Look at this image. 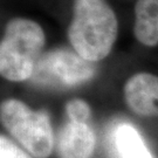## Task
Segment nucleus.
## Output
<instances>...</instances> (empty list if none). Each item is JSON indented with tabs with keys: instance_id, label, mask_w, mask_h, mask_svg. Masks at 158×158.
<instances>
[{
	"instance_id": "nucleus-6",
	"label": "nucleus",
	"mask_w": 158,
	"mask_h": 158,
	"mask_svg": "<svg viewBox=\"0 0 158 158\" xmlns=\"http://www.w3.org/2000/svg\"><path fill=\"white\" fill-rule=\"evenodd\" d=\"M95 144V134L88 123L68 121L57 136V156L59 158H90Z\"/></svg>"
},
{
	"instance_id": "nucleus-4",
	"label": "nucleus",
	"mask_w": 158,
	"mask_h": 158,
	"mask_svg": "<svg viewBox=\"0 0 158 158\" xmlns=\"http://www.w3.org/2000/svg\"><path fill=\"white\" fill-rule=\"evenodd\" d=\"M95 72L94 62L80 56L75 51L57 48L40 56L31 79L41 85L73 87L90 80Z\"/></svg>"
},
{
	"instance_id": "nucleus-2",
	"label": "nucleus",
	"mask_w": 158,
	"mask_h": 158,
	"mask_svg": "<svg viewBox=\"0 0 158 158\" xmlns=\"http://www.w3.org/2000/svg\"><path fill=\"white\" fill-rule=\"evenodd\" d=\"M44 46L45 33L39 23L23 18L11 20L0 45L1 75L13 82L31 79Z\"/></svg>"
},
{
	"instance_id": "nucleus-10",
	"label": "nucleus",
	"mask_w": 158,
	"mask_h": 158,
	"mask_svg": "<svg viewBox=\"0 0 158 158\" xmlns=\"http://www.w3.org/2000/svg\"><path fill=\"white\" fill-rule=\"evenodd\" d=\"M0 158H31L6 136L0 137Z\"/></svg>"
},
{
	"instance_id": "nucleus-1",
	"label": "nucleus",
	"mask_w": 158,
	"mask_h": 158,
	"mask_svg": "<svg viewBox=\"0 0 158 158\" xmlns=\"http://www.w3.org/2000/svg\"><path fill=\"white\" fill-rule=\"evenodd\" d=\"M117 29V18L106 0H74L68 39L80 56L90 62L108 56Z\"/></svg>"
},
{
	"instance_id": "nucleus-8",
	"label": "nucleus",
	"mask_w": 158,
	"mask_h": 158,
	"mask_svg": "<svg viewBox=\"0 0 158 158\" xmlns=\"http://www.w3.org/2000/svg\"><path fill=\"white\" fill-rule=\"evenodd\" d=\"M114 141L119 158H153L139 132L129 123L116 128Z\"/></svg>"
},
{
	"instance_id": "nucleus-3",
	"label": "nucleus",
	"mask_w": 158,
	"mask_h": 158,
	"mask_svg": "<svg viewBox=\"0 0 158 158\" xmlns=\"http://www.w3.org/2000/svg\"><path fill=\"white\" fill-rule=\"evenodd\" d=\"M0 117L6 130L36 158H47L54 148V135L48 115L35 111L23 102L6 100L0 107Z\"/></svg>"
},
{
	"instance_id": "nucleus-5",
	"label": "nucleus",
	"mask_w": 158,
	"mask_h": 158,
	"mask_svg": "<svg viewBox=\"0 0 158 158\" xmlns=\"http://www.w3.org/2000/svg\"><path fill=\"white\" fill-rule=\"evenodd\" d=\"M127 106L141 116H158V76L138 73L131 76L124 85Z\"/></svg>"
},
{
	"instance_id": "nucleus-9",
	"label": "nucleus",
	"mask_w": 158,
	"mask_h": 158,
	"mask_svg": "<svg viewBox=\"0 0 158 158\" xmlns=\"http://www.w3.org/2000/svg\"><path fill=\"white\" fill-rule=\"evenodd\" d=\"M66 111L69 117V121L82 122V123H87L91 115L90 107L88 106V103L79 98L68 102L66 106Z\"/></svg>"
},
{
	"instance_id": "nucleus-7",
	"label": "nucleus",
	"mask_w": 158,
	"mask_h": 158,
	"mask_svg": "<svg viewBox=\"0 0 158 158\" xmlns=\"http://www.w3.org/2000/svg\"><path fill=\"white\" fill-rule=\"evenodd\" d=\"M136 39L144 46L158 44V0H138L135 6Z\"/></svg>"
}]
</instances>
